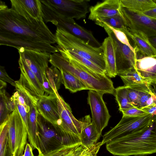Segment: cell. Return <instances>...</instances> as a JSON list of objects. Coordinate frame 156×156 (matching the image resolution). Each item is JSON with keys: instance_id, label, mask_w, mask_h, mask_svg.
Masks as SVG:
<instances>
[{"instance_id": "4316f807", "label": "cell", "mask_w": 156, "mask_h": 156, "mask_svg": "<svg viewBox=\"0 0 156 156\" xmlns=\"http://www.w3.org/2000/svg\"><path fill=\"white\" fill-rule=\"evenodd\" d=\"M120 5L133 12L143 13L156 7L152 0H120Z\"/></svg>"}, {"instance_id": "7bdbcfd3", "label": "cell", "mask_w": 156, "mask_h": 156, "mask_svg": "<svg viewBox=\"0 0 156 156\" xmlns=\"http://www.w3.org/2000/svg\"><path fill=\"white\" fill-rule=\"evenodd\" d=\"M23 156H35L33 153V147L30 144L27 143L24 154Z\"/></svg>"}, {"instance_id": "816d5d0a", "label": "cell", "mask_w": 156, "mask_h": 156, "mask_svg": "<svg viewBox=\"0 0 156 156\" xmlns=\"http://www.w3.org/2000/svg\"></svg>"}, {"instance_id": "b9f144b4", "label": "cell", "mask_w": 156, "mask_h": 156, "mask_svg": "<svg viewBox=\"0 0 156 156\" xmlns=\"http://www.w3.org/2000/svg\"><path fill=\"white\" fill-rule=\"evenodd\" d=\"M142 13L150 18L156 20V7Z\"/></svg>"}, {"instance_id": "277c9868", "label": "cell", "mask_w": 156, "mask_h": 156, "mask_svg": "<svg viewBox=\"0 0 156 156\" xmlns=\"http://www.w3.org/2000/svg\"><path fill=\"white\" fill-rule=\"evenodd\" d=\"M37 126L36 142L39 155L81 145L79 136L65 131L59 125L48 121L39 112Z\"/></svg>"}, {"instance_id": "ba28073f", "label": "cell", "mask_w": 156, "mask_h": 156, "mask_svg": "<svg viewBox=\"0 0 156 156\" xmlns=\"http://www.w3.org/2000/svg\"><path fill=\"white\" fill-rule=\"evenodd\" d=\"M8 143L15 156H23L27 144V131L16 106L8 119Z\"/></svg>"}, {"instance_id": "3957f363", "label": "cell", "mask_w": 156, "mask_h": 156, "mask_svg": "<svg viewBox=\"0 0 156 156\" xmlns=\"http://www.w3.org/2000/svg\"><path fill=\"white\" fill-rule=\"evenodd\" d=\"M49 62L59 70L67 71L80 80L88 88L100 93L114 94L113 83L105 74L93 72L87 67L60 53L50 54Z\"/></svg>"}, {"instance_id": "f6af8a7d", "label": "cell", "mask_w": 156, "mask_h": 156, "mask_svg": "<svg viewBox=\"0 0 156 156\" xmlns=\"http://www.w3.org/2000/svg\"><path fill=\"white\" fill-rule=\"evenodd\" d=\"M100 148H99L93 152L88 154L87 156H97V154Z\"/></svg>"}, {"instance_id": "83f0119b", "label": "cell", "mask_w": 156, "mask_h": 156, "mask_svg": "<svg viewBox=\"0 0 156 156\" xmlns=\"http://www.w3.org/2000/svg\"><path fill=\"white\" fill-rule=\"evenodd\" d=\"M61 72L62 83L65 88L72 93L83 90H88V88L79 79L71 73L62 70Z\"/></svg>"}, {"instance_id": "e0dca14e", "label": "cell", "mask_w": 156, "mask_h": 156, "mask_svg": "<svg viewBox=\"0 0 156 156\" xmlns=\"http://www.w3.org/2000/svg\"><path fill=\"white\" fill-rule=\"evenodd\" d=\"M36 106L39 113L43 117L59 125L60 117L56 93L48 95L44 94L37 101Z\"/></svg>"}, {"instance_id": "44dd1931", "label": "cell", "mask_w": 156, "mask_h": 156, "mask_svg": "<svg viewBox=\"0 0 156 156\" xmlns=\"http://www.w3.org/2000/svg\"><path fill=\"white\" fill-rule=\"evenodd\" d=\"M81 122V132L79 137L81 145L87 148L95 146L100 136L92 122L90 115L85 116L80 120Z\"/></svg>"}, {"instance_id": "681fc988", "label": "cell", "mask_w": 156, "mask_h": 156, "mask_svg": "<svg viewBox=\"0 0 156 156\" xmlns=\"http://www.w3.org/2000/svg\"><path fill=\"white\" fill-rule=\"evenodd\" d=\"M153 57H156V55Z\"/></svg>"}, {"instance_id": "1f68e13d", "label": "cell", "mask_w": 156, "mask_h": 156, "mask_svg": "<svg viewBox=\"0 0 156 156\" xmlns=\"http://www.w3.org/2000/svg\"><path fill=\"white\" fill-rule=\"evenodd\" d=\"M126 87L147 83L139 75L135 68L132 69L119 76Z\"/></svg>"}, {"instance_id": "836d02e7", "label": "cell", "mask_w": 156, "mask_h": 156, "mask_svg": "<svg viewBox=\"0 0 156 156\" xmlns=\"http://www.w3.org/2000/svg\"><path fill=\"white\" fill-rule=\"evenodd\" d=\"M95 23L101 27L102 24L105 23L113 28L122 31L126 27L119 14L111 17L102 18L95 21Z\"/></svg>"}, {"instance_id": "d6a6232c", "label": "cell", "mask_w": 156, "mask_h": 156, "mask_svg": "<svg viewBox=\"0 0 156 156\" xmlns=\"http://www.w3.org/2000/svg\"><path fill=\"white\" fill-rule=\"evenodd\" d=\"M46 74L47 77L55 92H57L60 88L62 80L61 72L52 66L47 69Z\"/></svg>"}, {"instance_id": "bcb514c9", "label": "cell", "mask_w": 156, "mask_h": 156, "mask_svg": "<svg viewBox=\"0 0 156 156\" xmlns=\"http://www.w3.org/2000/svg\"><path fill=\"white\" fill-rule=\"evenodd\" d=\"M6 83L1 80H0V90L5 89V87L6 86Z\"/></svg>"}, {"instance_id": "7402d4cb", "label": "cell", "mask_w": 156, "mask_h": 156, "mask_svg": "<svg viewBox=\"0 0 156 156\" xmlns=\"http://www.w3.org/2000/svg\"><path fill=\"white\" fill-rule=\"evenodd\" d=\"M135 69L148 84L156 82V57L137 58Z\"/></svg>"}, {"instance_id": "d590c367", "label": "cell", "mask_w": 156, "mask_h": 156, "mask_svg": "<svg viewBox=\"0 0 156 156\" xmlns=\"http://www.w3.org/2000/svg\"><path fill=\"white\" fill-rule=\"evenodd\" d=\"M107 25L112 31L116 38L120 42L128 46L133 52L137 53L134 48L132 46L130 43L128 37L124 32Z\"/></svg>"}, {"instance_id": "9a60e30c", "label": "cell", "mask_w": 156, "mask_h": 156, "mask_svg": "<svg viewBox=\"0 0 156 156\" xmlns=\"http://www.w3.org/2000/svg\"><path fill=\"white\" fill-rule=\"evenodd\" d=\"M21 58L34 74L42 86L43 75L49 67L51 53L39 52L20 48L18 50Z\"/></svg>"}, {"instance_id": "ab89813d", "label": "cell", "mask_w": 156, "mask_h": 156, "mask_svg": "<svg viewBox=\"0 0 156 156\" xmlns=\"http://www.w3.org/2000/svg\"><path fill=\"white\" fill-rule=\"evenodd\" d=\"M0 80L8 82L12 85L15 87L16 81L9 76L5 69V67L2 66H0Z\"/></svg>"}, {"instance_id": "f546056e", "label": "cell", "mask_w": 156, "mask_h": 156, "mask_svg": "<svg viewBox=\"0 0 156 156\" xmlns=\"http://www.w3.org/2000/svg\"><path fill=\"white\" fill-rule=\"evenodd\" d=\"M114 95L119 106L120 111L135 107L130 101L128 94L127 88L126 86H123L117 87L115 89Z\"/></svg>"}, {"instance_id": "8d00e7d4", "label": "cell", "mask_w": 156, "mask_h": 156, "mask_svg": "<svg viewBox=\"0 0 156 156\" xmlns=\"http://www.w3.org/2000/svg\"><path fill=\"white\" fill-rule=\"evenodd\" d=\"M120 111L122 113L123 115L129 116H141L148 114L141 109L136 107L122 110Z\"/></svg>"}, {"instance_id": "cb8c5ba5", "label": "cell", "mask_w": 156, "mask_h": 156, "mask_svg": "<svg viewBox=\"0 0 156 156\" xmlns=\"http://www.w3.org/2000/svg\"><path fill=\"white\" fill-rule=\"evenodd\" d=\"M101 45L105 64V74L107 76L115 77L117 74L114 49L111 38L109 36L106 37Z\"/></svg>"}, {"instance_id": "9c48e42d", "label": "cell", "mask_w": 156, "mask_h": 156, "mask_svg": "<svg viewBox=\"0 0 156 156\" xmlns=\"http://www.w3.org/2000/svg\"><path fill=\"white\" fill-rule=\"evenodd\" d=\"M101 27H104L108 36L112 40L117 75L119 76L132 69L135 68L136 60L137 58L136 53L133 52L128 46L120 42L107 24L104 23Z\"/></svg>"}, {"instance_id": "5bb4252c", "label": "cell", "mask_w": 156, "mask_h": 156, "mask_svg": "<svg viewBox=\"0 0 156 156\" xmlns=\"http://www.w3.org/2000/svg\"><path fill=\"white\" fill-rule=\"evenodd\" d=\"M60 14L69 18H85L89 11V0H44Z\"/></svg>"}, {"instance_id": "f1b7e54d", "label": "cell", "mask_w": 156, "mask_h": 156, "mask_svg": "<svg viewBox=\"0 0 156 156\" xmlns=\"http://www.w3.org/2000/svg\"><path fill=\"white\" fill-rule=\"evenodd\" d=\"M58 49L64 57L70 58L85 66L94 72L102 74H105L104 70L89 60L73 52L61 49Z\"/></svg>"}, {"instance_id": "7dc6e473", "label": "cell", "mask_w": 156, "mask_h": 156, "mask_svg": "<svg viewBox=\"0 0 156 156\" xmlns=\"http://www.w3.org/2000/svg\"><path fill=\"white\" fill-rule=\"evenodd\" d=\"M149 39L151 44L155 48L156 47V37L149 38Z\"/></svg>"}, {"instance_id": "30bf717a", "label": "cell", "mask_w": 156, "mask_h": 156, "mask_svg": "<svg viewBox=\"0 0 156 156\" xmlns=\"http://www.w3.org/2000/svg\"><path fill=\"white\" fill-rule=\"evenodd\" d=\"M0 45L13 47L18 50L22 48L51 53L59 52L56 47L53 46L48 43L8 33H0Z\"/></svg>"}, {"instance_id": "7a4b0ae2", "label": "cell", "mask_w": 156, "mask_h": 156, "mask_svg": "<svg viewBox=\"0 0 156 156\" xmlns=\"http://www.w3.org/2000/svg\"><path fill=\"white\" fill-rule=\"evenodd\" d=\"M106 146L114 155L141 156L156 153V115L144 129L112 140Z\"/></svg>"}, {"instance_id": "52a82bcc", "label": "cell", "mask_w": 156, "mask_h": 156, "mask_svg": "<svg viewBox=\"0 0 156 156\" xmlns=\"http://www.w3.org/2000/svg\"><path fill=\"white\" fill-rule=\"evenodd\" d=\"M153 117L149 114L138 117L123 115L118 123L103 136L101 146L117 138L144 129L151 123Z\"/></svg>"}, {"instance_id": "f907efd6", "label": "cell", "mask_w": 156, "mask_h": 156, "mask_svg": "<svg viewBox=\"0 0 156 156\" xmlns=\"http://www.w3.org/2000/svg\"><path fill=\"white\" fill-rule=\"evenodd\" d=\"M90 153H91V152H90ZM87 154L86 155H85V156H87Z\"/></svg>"}, {"instance_id": "f35d334b", "label": "cell", "mask_w": 156, "mask_h": 156, "mask_svg": "<svg viewBox=\"0 0 156 156\" xmlns=\"http://www.w3.org/2000/svg\"><path fill=\"white\" fill-rule=\"evenodd\" d=\"M43 87L44 92L49 94H55L54 90L52 88L47 77L46 73L43 75Z\"/></svg>"}, {"instance_id": "d6986e66", "label": "cell", "mask_w": 156, "mask_h": 156, "mask_svg": "<svg viewBox=\"0 0 156 156\" xmlns=\"http://www.w3.org/2000/svg\"><path fill=\"white\" fill-rule=\"evenodd\" d=\"M120 0H106L89 8L88 19L95 21L119 14Z\"/></svg>"}, {"instance_id": "484cf974", "label": "cell", "mask_w": 156, "mask_h": 156, "mask_svg": "<svg viewBox=\"0 0 156 156\" xmlns=\"http://www.w3.org/2000/svg\"><path fill=\"white\" fill-rule=\"evenodd\" d=\"M37 104L31 102L27 119L28 137L30 145L37 149L36 145L37 131V117L38 113Z\"/></svg>"}, {"instance_id": "ffe728a7", "label": "cell", "mask_w": 156, "mask_h": 156, "mask_svg": "<svg viewBox=\"0 0 156 156\" xmlns=\"http://www.w3.org/2000/svg\"><path fill=\"white\" fill-rule=\"evenodd\" d=\"M126 87L130 101L134 107L141 109L147 106V101L153 94L148 84H140Z\"/></svg>"}, {"instance_id": "8fae6325", "label": "cell", "mask_w": 156, "mask_h": 156, "mask_svg": "<svg viewBox=\"0 0 156 156\" xmlns=\"http://www.w3.org/2000/svg\"><path fill=\"white\" fill-rule=\"evenodd\" d=\"M18 63L21 73L19 79L15 81V87L21 89L33 103L37 104L44 95L43 87L34 74L20 57Z\"/></svg>"}, {"instance_id": "d4e9b609", "label": "cell", "mask_w": 156, "mask_h": 156, "mask_svg": "<svg viewBox=\"0 0 156 156\" xmlns=\"http://www.w3.org/2000/svg\"><path fill=\"white\" fill-rule=\"evenodd\" d=\"M15 87L16 91L12 96L15 101L16 107L27 132L28 117L30 105L32 101L21 89L17 87Z\"/></svg>"}, {"instance_id": "e575fe53", "label": "cell", "mask_w": 156, "mask_h": 156, "mask_svg": "<svg viewBox=\"0 0 156 156\" xmlns=\"http://www.w3.org/2000/svg\"><path fill=\"white\" fill-rule=\"evenodd\" d=\"M0 156H15L8 143V134L6 132L0 133Z\"/></svg>"}, {"instance_id": "4dcf8cb0", "label": "cell", "mask_w": 156, "mask_h": 156, "mask_svg": "<svg viewBox=\"0 0 156 156\" xmlns=\"http://www.w3.org/2000/svg\"><path fill=\"white\" fill-rule=\"evenodd\" d=\"M10 97L5 89L0 91V125L7 121L12 112L9 104Z\"/></svg>"}, {"instance_id": "5b68a950", "label": "cell", "mask_w": 156, "mask_h": 156, "mask_svg": "<svg viewBox=\"0 0 156 156\" xmlns=\"http://www.w3.org/2000/svg\"><path fill=\"white\" fill-rule=\"evenodd\" d=\"M55 36L57 49L73 52L92 62L105 71V64L101 46L94 47L66 30L57 28Z\"/></svg>"}, {"instance_id": "2e32d148", "label": "cell", "mask_w": 156, "mask_h": 156, "mask_svg": "<svg viewBox=\"0 0 156 156\" xmlns=\"http://www.w3.org/2000/svg\"><path fill=\"white\" fill-rule=\"evenodd\" d=\"M55 93L60 117L59 125L65 131L79 136L81 130V122L73 116L69 105L59 95L58 92Z\"/></svg>"}, {"instance_id": "7c38bea8", "label": "cell", "mask_w": 156, "mask_h": 156, "mask_svg": "<svg viewBox=\"0 0 156 156\" xmlns=\"http://www.w3.org/2000/svg\"><path fill=\"white\" fill-rule=\"evenodd\" d=\"M120 15L127 29L140 30L149 38L156 37V20L142 13L131 11L120 5Z\"/></svg>"}, {"instance_id": "6da1fadb", "label": "cell", "mask_w": 156, "mask_h": 156, "mask_svg": "<svg viewBox=\"0 0 156 156\" xmlns=\"http://www.w3.org/2000/svg\"><path fill=\"white\" fill-rule=\"evenodd\" d=\"M0 33L25 36L51 44L57 43L55 35L44 21L31 16H24L6 4L0 6Z\"/></svg>"}, {"instance_id": "4fadbf2b", "label": "cell", "mask_w": 156, "mask_h": 156, "mask_svg": "<svg viewBox=\"0 0 156 156\" xmlns=\"http://www.w3.org/2000/svg\"><path fill=\"white\" fill-rule=\"evenodd\" d=\"M104 94L89 90L87 98L92 114V122L98 133L101 135L102 130L108 125L111 117L103 98Z\"/></svg>"}, {"instance_id": "c3c4849f", "label": "cell", "mask_w": 156, "mask_h": 156, "mask_svg": "<svg viewBox=\"0 0 156 156\" xmlns=\"http://www.w3.org/2000/svg\"><path fill=\"white\" fill-rule=\"evenodd\" d=\"M154 1L156 2V0H154Z\"/></svg>"}, {"instance_id": "ac0fdd59", "label": "cell", "mask_w": 156, "mask_h": 156, "mask_svg": "<svg viewBox=\"0 0 156 156\" xmlns=\"http://www.w3.org/2000/svg\"><path fill=\"white\" fill-rule=\"evenodd\" d=\"M123 32L130 37L134 44L136 52H139L144 57H153L156 55V48L151 43L149 38L144 33L139 30L126 28Z\"/></svg>"}, {"instance_id": "ee69618b", "label": "cell", "mask_w": 156, "mask_h": 156, "mask_svg": "<svg viewBox=\"0 0 156 156\" xmlns=\"http://www.w3.org/2000/svg\"><path fill=\"white\" fill-rule=\"evenodd\" d=\"M148 85L151 91L156 95V83H151Z\"/></svg>"}, {"instance_id": "603a6c76", "label": "cell", "mask_w": 156, "mask_h": 156, "mask_svg": "<svg viewBox=\"0 0 156 156\" xmlns=\"http://www.w3.org/2000/svg\"><path fill=\"white\" fill-rule=\"evenodd\" d=\"M11 8L17 12H25L35 19L44 21L40 0H11Z\"/></svg>"}, {"instance_id": "60d3db41", "label": "cell", "mask_w": 156, "mask_h": 156, "mask_svg": "<svg viewBox=\"0 0 156 156\" xmlns=\"http://www.w3.org/2000/svg\"><path fill=\"white\" fill-rule=\"evenodd\" d=\"M141 109L153 116L156 115V104L147 106Z\"/></svg>"}, {"instance_id": "8992f818", "label": "cell", "mask_w": 156, "mask_h": 156, "mask_svg": "<svg viewBox=\"0 0 156 156\" xmlns=\"http://www.w3.org/2000/svg\"><path fill=\"white\" fill-rule=\"evenodd\" d=\"M40 1L44 22H51L57 28L66 30L94 47L101 46L91 31L78 25L73 19L66 17L59 13L44 0Z\"/></svg>"}, {"instance_id": "74e56055", "label": "cell", "mask_w": 156, "mask_h": 156, "mask_svg": "<svg viewBox=\"0 0 156 156\" xmlns=\"http://www.w3.org/2000/svg\"><path fill=\"white\" fill-rule=\"evenodd\" d=\"M76 146L65 147L53 151L44 155H38L37 156H66Z\"/></svg>"}]
</instances>
